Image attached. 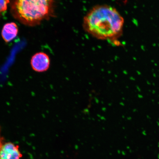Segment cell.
Listing matches in <instances>:
<instances>
[{
  "instance_id": "3",
  "label": "cell",
  "mask_w": 159,
  "mask_h": 159,
  "mask_svg": "<svg viewBox=\"0 0 159 159\" xmlns=\"http://www.w3.org/2000/svg\"><path fill=\"white\" fill-rule=\"evenodd\" d=\"M31 64L34 70L39 72H44L49 67V57L44 53H37L32 57Z\"/></svg>"
},
{
  "instance_id": "4",
  "label": "cell",
  "mask_w": 159,
  "mask_h": 159,
  "mask_svg": "<svg viewBox=\"0 0 159 159\" xmlns=\"http://www.w3.org/2000/svg\"><path fill=\"white\" fill-rule=\"evenodd\" d=\"M22 157L19 146L13 143L3 144L0 150V159H20Z\"/></svg>"
},
{
  "instance_id": "5",
  "label": "cell",
  "mask_w": 159,
  "mask_h": 159,
  "mask_svg": "<svg viewBox=\"0 0 159 159\" xmlns=\"http://www.w3.org/2000/svg\"><path fill=\"white\" fill-rule=\"evenodd\" d=\"M18 29L14 23L7 24L4 26L2 31V35L6 42H9L16 37Z\"/></svg>"
},
{
  "instance_id": "2",
  "label": "cell",
  "mask_w": 159,
  "mask_h": 159,
  "mask_svg": "<svg viewBox=\"0 0 159 159\" xmlns=\"http://www.w3.org/2000/svg\"><path fill=\"white\" fill-rule=\"evenodd\" d=\"M54 0H15L12 6L16 18L27 25L39 24L51 15Z\"/></svg>"
},
{
  "instance_id": "6",
  "label": "cell",
  "mask_w": 159,
  "mask_h": 159,
  "mask_svg": "<svg viewBox=\"0 0 159 159\" xmlns=\"http://www.w3.org/2000/svg\"><path fill=\"white\" fill-rule=\"evenodd\" d=\"M9 2V0H0V14L7 10V5Z\"/></svg>"
},
{
  "instance_id": "1",
  "label": "cell",
  "mask_w": 159,
  "mask_h": 159,
  "mask_svg": "<svg viewBox=\"0 0 159 159\" xmlns=\"http://www.w3.org/2000/svg\"><path fill=\"white\" fill-rule=\"evenodd\" d=\"M124 20L116 9L111 6H96L85 16V29L91 35L102 39L112 40L121 34Z\"/></svg>"
},
{
  "instance_id": "7",
  "label": "cell",
  "mask_w": 159,
  "mask_h": 159,
  "mask_svg": "<svg viewBox=\"0 0 159 159\" xmlns=\"http://www.w3.org/2000/svg\"><path fill=\"white\" fill-rule=\"evenodd\" d=\"M0 131H1V130H0ZM3 144V139L2 138L1 136V134H0V150H1V149Z\"/></svg>"
}]
</instances>
